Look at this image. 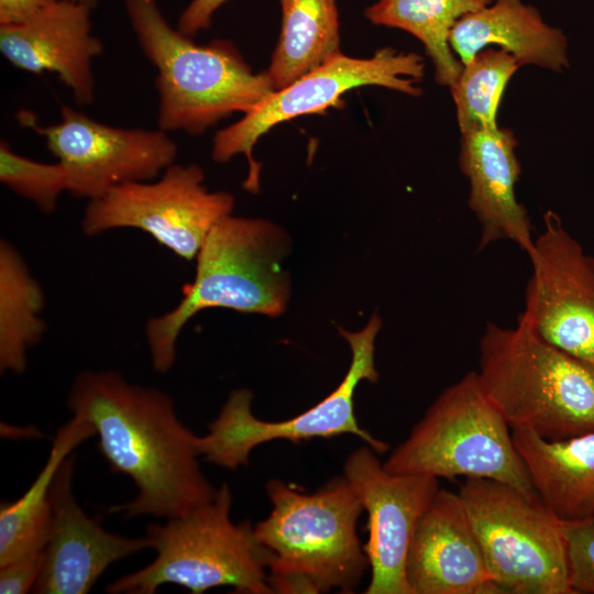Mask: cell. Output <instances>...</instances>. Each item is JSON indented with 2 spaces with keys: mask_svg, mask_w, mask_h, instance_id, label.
Returning a JSON list of instances; mask_svg holds the SVG:
<instances>
[{
  "mask_svg": "<svg viewBox=\"0 0 594 594\" xmlns=\"http://www.w3.org/2000/svg\"><path fill=\"white\" fill-rule=\"evenodd\" d=\"M512 437L538 497L556 517H594V431L550 440L513 428Z\"/></svg>",
  "mask_w": 594,
  "mask_h": 594,
  "instance_id": "20",
  "label": "cell"
},
{
  "mask_svg": "<svg viewBox=\"0 0 594 594\" xmlns=\"http://www.w3.org/2000/svg\"><path fill=\"white\" fill-rule=\"evenodd\" d=\"M90 11L75 0H57L24 22L0 25V52L24 72L55 73L77 105H90L96 91L92 62L103 52L102 41L91 32Z\"/></svg>",
  "mask_w": 594,
  "mask_h": 594,
  "instance_id": "17",
  "label": "cell"
},
{
  "mask_svg": "<svg viewBox=\"0 0 594 594\" xmlns=\"http://www.w3.org/2000/svg\"><path fill=\"white\" fill-rule=\"evenodd\" d=\"M370 446L349 454L343 476L367 513L363 546L371 569L367 594H411L406 560L416 526L439 490L438 479L386 471Z\"/></svg>",
  "mask_w": 594,
  "mask_h": 594,
  "instance_id": "14",
  "label": "cell"
},
{
  "mask_svg": "<svg viewBox=\"0 0 594 594\" xmlns=\"http://www.w3.org/2000/svg\"><path fill=\"white\" fill-rule=\"evenodd\" d=\"M61 121L42 125L21 110V125L43 136L65 167L68 193L92 200L127 183L156 179L177 157V144L162 129L120 128L99 122L69 106Z\"/></svg>",
  "mask_w": 594,
  "mask_h": 594,
  "instance_id": "12",
  "label": "cell"
},
{
  "mask_svg": "<svg viewBox=\"0 0 594 594\" xmlns=\"http://www.w3.org/2000/svg\"><path fill=\"white\" fill-rule=\"evenodd\" d=\"M562 528L570 587L573 594H594V517L562 521Z\"/></svg>",
  "mask_w": 594,
  "mask_h": 594,
  "instance_id": "27",
  "label": "cell"
},
{
  "mask_svg": "<svg viewBox=\"0 0 594 594\" xmlns=\"http://www.w3.org/2000/svg\"><path fill=\"white\" fill-rule=\"evenodd\" d=\"M57 0H0V25L29 20Z\"/></svg>",
  "mask_w": 594,
  "mask_h": 594,
  "instance_id": "30",
  "label": "cell"
},
{
  "mask_svg": "<svg viewBox=\"0 0 594 594\" xmlns=\"http://www.w3.org/2000/svg\"><path fill=\"white\" fill-rule=\"evenodd\" d=\"M196 164H172L158 179L127 183L89 200L81 219L87 237L133 228L178 257L193 261L212 228L231 215L234 197L210 191Z\"/></svg>",
  "mask_w": 594,
  "mask_h": 594,
  "instance_id": "11",
  "label": "cell"
},
{
  "mask_svg": "<svg viewBox=\"0 0 594 594\" xmlns=\"http://www.w3.org/2000/svg\"><path fill=\"white\" fill-rule=\"evenodd\" d=\"M44 559L42 549L0 565V593L23 594L33 591L42 572Z\"/></svg>",
  "mask_w": 594,
  "mask_h": 594,
  "instance_id": "28",
  "label": "cell"
},
{
  "mask_svg": "<svg viewBox=\"0 0 594 594\" xmlns=\"http://www.w3.org/2000/svg\"><path fill=\"white\" fill-rule=\"evenodd\" d=\"M228 0H190L182 12L177 29L185 35L194 37L199 32L207 30L215 13Z\"/></svg>",
  "mask_w": 594,
  "mask_h": 594,
  "instance_id": "29",
  "label": "cell"
},
{
  "mask_svg": "<svg viewBox=\"0 0 594 594\" xmlns=\"http://www.w3.org/2000/svg\"><path fill=\"white\" fill-rule=\"evenodd\" d=\"M45 298L38 282L8 240L0 241V370L22 373L26 352L46 331Z\"/></svg>",
  "mask_w": 594,
  "mask_h": 594,
  "instance_id": "24",
  "label": "cell"
},
{
  "mask_svg": "<svg viewBox=\"0 0 594 594\" xmlns=\"http://www.w3.org/2000/svg\"><path fill=\"white\" fill-rule=\"evenodd\" d=\"M449 43L463 65L487 45L496 44L520 65L559 73L569 67L564 33L547 24L538 9L522 0H495L464 15L453 26Z\"/></svg>",
  "mask_w": 594,
  "mask_h": 594,
  "instance_id": "19",
  "label": "cell"
},
{
  "mask_svg": "<svg viewBox=\"0 0 594 594\" xmlns=\"http://www.w3.org/2000/svg\"><path fill=\"white\" fill-rule=\"evenodd\" d=\"M282 25L268 68L275 90L341 53L337 0H278Z\"/></svg>",
  "mask_w": 594,
  "mask_h": 594,
  "instance_id": "21",
  "label": "cell"
},
{
  "mask_svg": "<svg viewBox=\"0 0 594 594\" xmlns=\"http://www.w3.org/2000/svg\"><path fill=\"white\" fill-rule=\"evenodd\" d=\"M391 473L495 480L538 496L512 428L476 371L447 387L383 463Z\"/></svg>",
  "mask_w": 594,
  "mask_h": 594,
  "instance_id": "7",
  "label": "cell"
},
{
  "mask_svg": "<svg viewBox=\"0 0 594 594\" xmlns=\"http://www.w3.org/2000/svg\"><path fill=\"white\" fill-rule=\"evenodd\" d=\"M289 249L286 231L266 219L230 215L219 221L196 257L195 278L183 287L180 301L146 322L153 369L165 373L173 367L183 328L204 309L280 316L290 296L282 265Z\"/></svg>",
  "mask_w": 594,
  "mask_h": 594,
  "instance_id": "2",
  "label": "cell"
},
{
  "mask_svg": "<svg viewBox=\"0 0 594 594\" xmlns=\"http://www.w3.org/2000/svg\"><path fill=\"white\" fill-rule=\"evenodd\" d=\"M231 504L229 485L222 483L211 501L165 524H150L145 537L156 558L108 584L106 592L154 594L172 583L194 594L218 586H232L239 593H274L268 552L250 521L231 520Z\"/></svg>",
  "mask_w": 594,
  "mask_h": 594,
  "instance_id": "6",
  "label": "cell"
},
{
  "mask_svg": "<svg viewBox=\"0 0 594 594\" xmlns=\"http://www.w3.org/2000/svg\"><path fill=\"white\" fill-rule=\"evenodd\" d=\"M411 594H495L477 537L459 493L438 490L421 515L407 554Z\"/></svg>",
  "mask_w": 594,
  "mask_h": 594,
  "instance_id": "16",
  "label": "cell"
},
{
  "mask_svg": "<svg viewBox=\"0 0 594 594\" xmlns=\"http://www.w3.org/2000/svg\"><path fill=\"white\" fill-rule=\"evenodd\" d=\"M528 255L532 273L517 321L565 353L594 366V256L552 210Z\"/></svg>",
  "mask_w": 594,
  "mask_h": 594,
  "instance_id": "13",
  "label": "cell"
},
{
  "mask_svg": "<svg viewBox=\"0 0 594 594\" xmlns=\"http://www.w3.org/2000/svg\"><path fill=\"white\" fill-rule=\"evenodd\" d=\"M73 474L74 457L68 455L51 486V526L34 593L86 594L109 565L151 548L145 536L114 535L90 518L73 494Z\"/></svg>",
  "mask_w": 594,
  "mask_h": 594,
  "instance_id": "15",
  "label": "cell"
},
{
  "mask_svg": "<svg viewBox=\"0 0 594 594\" xmlns=\"http://www.w3.org/2000/svg\"><path fill=\"white\" fill-rule=\"evenodd\" d=\"M479 353L480 383L512 429L550 440L594 431V366L519 321L488 322Z\"/></svg>",
  "mask_w": 594,
  "mask_h": 594,
  "instance_id": "5",
  "label": "cell"
},
{
  "mask_svg": "<svg viewBox=\"0 0 594 594\" xmlns=\"http://www.w3.org/2000/svg\"><path fill=\"white\" fill-rule=\"evenodd\" d=\"M139 46L156 68L158 128L202 134L235 112L256 108L275 91L266 72L255 73L235 45H198L174 29L157 0H123Z\"/></svg>",
  "mask_w": 594,
  "mask_h": 594,
  "instance_id": "3",
  "label": "cell"
},
{
  "mask_svg": "<svg viewBox=\"0 0 594 594\" xmlns=\"http://www.w3.org/2000/svg\"><path fill=\"white\" fill-rule=\"evenodd\" d=\"M81 4L87 6L91 10L98 4L99 0H75Z\"/></svg>",
  "mask_w": 594,
  "mask_h": 594,
  "instance_id": "31",
  "label": "cell"
},
{
  "mask_svg": "<svg viewBox=\"0 0 594 594\" xmlns=\"http://www.w3.org/2000/svg\"><path fill=\"white\" fill-rule=\"evenodd\" d=\"M382 327L377 314L356 332L339 327L348 341L352 359L350 367L338 387L308 410L283 421H265L251 410L253 395L249 389L233 391L218 417L208 425L209 432L198 437L199 455L224 469L235 470L249 464L252 450L273 440L299 442L314 438H331L350 433L361 438L377 453L387 444L361 428L354 413V392L361 381L376 382L375 339Z\"/></svg>",
  "mask_w": 594,
  "mask_h": 594,
  "instance_id": "9",
  "label": "cell"
},
{
  "mask_svg": "<svg viewBox=\"0 0 594 594\" xmlns=\"http://www.w3.org/2000/svg\"><path fill=\"white\" fill-rule=\"evenodd\" d=\"M520 63L506 50L480 51L450 87L463 133L497 128L496 113L509 79Z\"/></svg>",
  "mask_w": 594,
  "mask_h": 594,
  "instance_id": "25",
  "label": "cell"
},
{
  "mask_svg": "<svg viewBox=\"0 0 594 594\" xmlns=\"http://www.w3.org/2000/svg\"><path fill=\"white\" fill-rule=\"evenodd\" d=\"M96 435L91 425L75 417L63 425L48 459L29 490L0 506V565L44 549L51 526V486L62 462L86 439Z\"/></svg>",
  "mask_w": 594,
  "mask_h": 594,
  "instance_id": "22",
  "label": "cell"
},
{
  "mask_svg": "<svg viewBox=\"0 0 594 594\" xmlns=\"http://www.w3.org/2000/svg\"><path fill=\"white\" fill-rule=\"evenodd\" d=\"M266 492L273 508L254 530L268 552L273 592H353L370 564L356 534L364 508L351 483L340 476L308 493L273 479Z\"/></svg>",
  "mask_w": 594,
  "mask_h": 594,
  "instance_id": "4",
  "label": "cell"
},
{
  "mask_svg": "<svg viewBox=\"0 0 594 594\" xmlns=\"http://www.w3.org/2000/svg\"><path fill=\"white\" fill-rule=\"evenodd\" d=\"M459 495L504 593L573 594L562 521L538 496L481 477H465Z\"/></svg>",
  "mask_w": 594,
  "mask_h": 594,
  "instance_id": "8",
  "label": "cell"
},
{
  "mask_svg": "<svg viewBox=\"0 0 594 594\" xmlns=\"http://www.w3.org/2000/svg\"><path fill=\"white\" fill-rule=\"evenodd\" d=\"M460 167L470 183L469 207L481 226L479 251L509 240L527 255L534 248L527 209L515 193L520 163L517 140L508 129H481L462 134Z\"/></svg>",
  "mask_w": 594,
  "mask_h": 594,
  "instance_id": "18",
  "label": "cell"
},
{
  "mask_svg": "<svg viewBox=\"0 0 594 594\" xmlns=\"http://www.w3.org/2000/svg\"><path fill=\"white\" fill-rule=\"evenodd\" d=\"M0 182L46 215L55 211L59 196L69 187L62 163L30 160L14 152L3 140L0 142Z\"/></svg>",
  "mask_w": 594,
  "mask_h": 594,
  "instance_id": "26",
  "label": "cell"
},
{
  "mask_svg": "<svg viewBox=\"0 0 594 594\" xmlns=\"http://www.w3.org/2000/svg\"><path fill=\"white\" fill-rule=\"evenodd\" d=\"M493 0H377L369 6L365 18L375 25L399 29L418 38L435 67L439 85L451 87L463 64L454 56L449 37L464 15Z\"/></svg>",
  "mask_w": 594,
  "mask_h": 594,
  "instance_id": "23",
  "label": "cell"
},
{
  "mask_svg": "<svg viewBox=\"0 0 594 594\" xmlns=\"http://www.w3.org/2000/svg\"><path fill=\"white\" fill-rule=\"evenodd\" d=\"M67 405L73 417L92 426L110 468L138 488L132 501L110 513L168 519L216 495L199 466L198 437L178 419L170 395L129 383L112 370L82 371Z\"/></svg>",
  "mask_w": 594,
  "mask_h": 594,
  "instance_id": "1",
  "label": "cell"
},
{
  "mask_svg": "<svg viewBox=\"0 0 594 594\" xmlns=\"http://www.w3.org/2000/svg\"><path fill=\"white\" fill-rule=\"evenodd\" d=\"M424 75L425 61L416 53H403L388 46L366 58L339 53L285 88L272 92L239 121L219 130L212 140L211 157L217 163H227L243 154L249 165L243 188L256 194L262 166L254 160L253 148L275 125L339 107L341 97L359 87L380 86L420 96L422 90L417 84Z\"/></svg>",
  "mask_w": 594,
  "mask_h": 594,
  "instance_id": "10",
  "label": "cell"
}]
</instances>
